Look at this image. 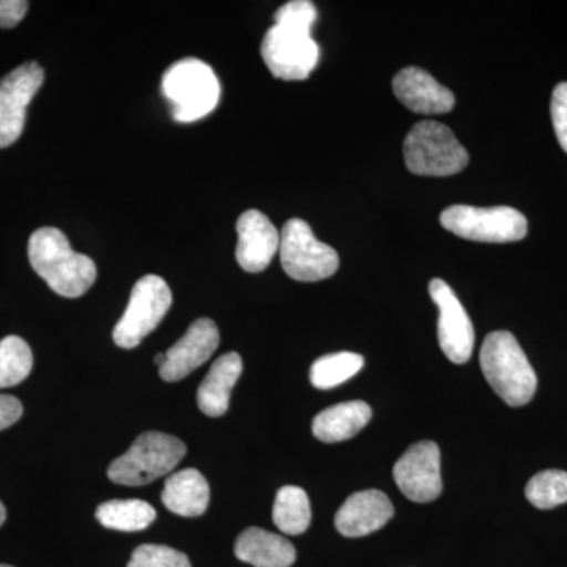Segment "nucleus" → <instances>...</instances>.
<instances>
[{
  "label": "nucleus",
  "instance_id": "nucleus-32",
  "mask_svg": "<svg viewBox=\"0 0 567 567\" xmlns=\"http://www.w3.org/2000/svg\"><path fill=\"white\" fill-rule=\"evenodd\" d=\"M164 361H166V354H164V353L156 354L155 364L162 365L164 363Z\"/></svg>",
  "mask_w": 567,
  "mask_h": 567
},
{
  "label": "nucleus",
  "instance_id": "nucleus-33",
  "mask_svg": "<svg viewBox=\"0 0 567 567\" xmlns=\"http://www.w3.org/2000/svg\"><path fill=\"white\" fill-rule=\"evenodd\" d=\"M0 567H13V566H9V565H0Z\"/></svg>",
  "mask_w": 567,
  "mask_h": 567
},
{
  "label": "nucleus",
  "instance_id": "nucleus-1",
  "mask_svg": "<svg viewBox=\"0 0 567 567\" xmlns=\"http://www.w3.org/2000/svg\"><path fill=\"white\" fill-rule=\"evenodd\" d=\"M29 260L33 271L55 293L80 298L96 279V265L91 257L73 251L69 238L54 227H41L29 240Z\"/></svg>",
  "mask_w": 567,
  "mask_h": 567
},
{
  "label": "nucleus",
  "instance_id": "nucleus-28",
  "mask_svg": "<svg viewBox=\"0 0 567 567\" xmlns=\"http://www.w3.org/2000/svg\"><path fill=\"white\" fill-rule=\"evenodd\" d=\"M551 123L563 151L567 153V82H561L551 93Z\"/></svg>",
  "mask_w": 567,
  "mask_h": 567
},
{
  "label": "nucleus",
  "instance_id": "nucleus-24",
  "mask_svg": "<svg viewBox=\"0 0 567 567\" xmlns=\"http://www.w3.org/2000/svg\"><path fill=\"white\" fill-rule=\"evenodd\" d=\"M31 347L20 336H7L0 341V388L20 385L31 374Z\"/></svg>",
  "mask_w": 567,
  "mask_h": 567
},
{
  "label": "nucleus",
  "instance_id": "nucleus-4",
  "mask_svg": "<svg viewBox=\"0 0 567 567\" xmlns=\"http://www.w3.org/2000/svg\"><path fill=\"white\" fill-rule=\"evenodd\" d=\"M186 445L177 436L162 432H145L134 440L132 447L115 458L107 470L112 483L140 487L159 480L181 464Z\"/></svg>",
  "mask_w": 567,
  "mask_h": 567
},
{
  "label": "nucleus",
  "instance_id": "nucleus-10",
  "mask_svg": "<svg viewBox=\"0 0 567 567\" xmlns=\"http://www.w3.org/2000/svg\"><path fill=\"white\" fill-rule=\"evenodd\" d=\"M43 81L44 70L37 62L24 63L0 80V148L20 140L25 111Z\"/></svg>",
  "mask_w": 567,
  "mask_h": 567
},
{
  "label": "nucleus",
  "instance_id": "nucleus-20",
  "mask_svg": "<svg viewBox=\"0 0 567 567\" xmlns=\"http://www.w3.org/2000/svg\"><path fill=\"white\" fill-rule=\"evenodd\" d=\"M371 417V405L364 401L342 402L320 412L312 423V432L323 443L344 442L363 431Z\"/></svg>",
  "mask_w": 567,
  "mask_h": 567
},
{
  "label": "nucleus",
  "instance_id": "nucleus-31",
  "mask_svg": "<svg viewBox=\"0 0 567 567\" xmlns=\"http://www.w3.org/2000/svg\"><path fill=\"white\" fill-rule=\"evenodd\" d=\"M7 518V509L6 506H3V503L0 502V527H2L3 522H6Z\"/></svg>",
  "mask_w": 567,
  "mask_h": 567
},
{
  "label": "nucleus",
  "instance_id": "nucleus-29",
  "mask_svg": "<svg viewBox=\"0 0 567 567\" xmlns=\"http://www.w3.org/2000/svg\"><path fill=\"white\" fill-rule=\"evenodd\" d=\"M28 9L25 0H0V28L11 29L20 24Z\"/></svg>",
  "mask_w": 567,
  "mask_h": 567
},
{
  "label": "nucleus",
  "instance_id": "nucleus-13",
  "mask_svg": "<svg viewBox=\"0 0 567 567\" xmlns=\"http://www.w3.org/2000/svg\"><path fill=\"white\" fill-rule=\"evenodd\" d=\"M219 346V331L210 319H197L181 341L175 342L166 353V361L159 365L164 382H178L207 363Z\"/></svg>",
  "mask_w": 567,
  "mask_h": 567
},
{
  "label": "nucleus",
  "instance_id": "nucleus-14",
  "mask_svg": "<svg viewBox=\"0 0 567 567\" xmlns=\"http://www.w3.org/2000/svg\"><path fill=\"white\" fill-rule=\"evenodd\" d=\"M238 244L235 257L248 274H260L271 264L281 245V234L259 210H248L237 221Z\"/></svg>",
  "mask_w": 567,
  "mask_h": 567
},
{
  "label": "nucleus",
  "instance_id": "nucleus-2",
  "mask_svg": "<svg viewBox=\"0 0 567 567\" xmlns=\"http://www.w3.org/2000/svg\"><path fill=\"white\" fill-rule=\"evenodd\" d=\"M484 377L507 405H527L536 394L537 377L527 354L509 331H495L481 349Z\"/></svg>",
  "mask_w": 567,
  "mask_h": 567
},
{
  "label": "nucleus",
  "instance_id": "nucleus-9",
  "mask_svg": "<svg viewBox=\"0 0 567 567\" xmlns=\"http://www.w3.org/2000/svg\"><path fill=\"white\" fill-rule=\"evenodd\" d=\"M319 47L309 31L275 24L265 33L264 62L278 80H308L319 63Z\"/></svg>",
  "mask_w": 567,
  "mask_h": 567
},
{
  "label": "nucleus",
  "instance_id": "nucleus-7",
  "mask_svg": "<svg viewBox=\"0 0 567 567\" xmlns=\"http://www.w3.org/2000/svg\"><path fill=\"white\" fill-rule=\"evenodd\" d=\"M279 254L284 271L295 281H323L339 268L338 252L322 244L303 219L284 224Z\"/></svg>",
  "mask_w": 567,
  "mask_h": 567
},
{
  "label": "nucleus",
  "instance_id": "nucleus-19",
  "mask_svg": "<svg viewBox=\"0 0 567 567\" xmlns=\"http://www.w3.org/2000/svg\"><path fill=\"white\" fill-rule=\"evenodd\" d=\"M162 499L164 506L177 516H203L210 503V487L203 473L186 468L167 477Z\"/></svg>",
  "mask_w": 567,
  "mask_h": 567
},
{
  "label": "nucleus",
  "instance_id": "nucleus-5",
  "mask_svg": "<svg viewBox=\"0 0 567 567\" xmlns=\"http://www.w3.org/2000/svg\"><path fill=\"white\" fill-rule=\"evenodd\" d=\"M410 173L424 177H450L468 166V152L443 123H416L404 141Z\"/></svg>",
  "mask_w": 567,
  "mask_h": 567
},
{
  "label": "nucleus",
  "instance_id": "nucleus-30",
  "mask_svg": "<svg viewBox=\"0 0 567 567\" xmlns=\"http://www.w3.org/2000/svg\"><path fill=\"white\" fill-rule=\"evenodd\" d=\"M22 416L20 399L13 395L0 394V431L9 429Z\"/></svg>",
  "mask_w": 567,
  "mask_h": 567
},
{
  "label": "nucleus",
  "instance_id": "nucleus-6",
  "mask_svg": "<svg viewBox=\"0 0 567 567\" xmlns=\"http://www.w3.org/2000/svg\"><path fill=\"white\" fill-rule=\"evenodd\" d=\"M440 223L451 234L481 244H513L528 234L527 218L511 207L453 205L442 213Z\"/></svg>",
  "mask_w": 567,
  "mask_h": 567
},
{
  "label": "nucleus",
  "instance_id": "nucleus-11",
  "mask_svg": "<svg viewBox=\"0 0 567 567\" xmlns=\"http://www.w3.org/2000/svg\"><path fill=\"white\" fill-rule=\"evenodd\" d=\"M429 293L439 306V344L443 353L451 363H466L475 347V328L464 306L443 279H432Z\"/></svg>",
  "mask_w": 567,
  "mask_h": 567
},
{
  "label": "nucleus",
  "instance_id": "nucleus-22",
  "mask_svg": "<svg viewBox=\"0 0 567 567\" xmlns=\"http://www.w3.org/2000/svg\"><path fill=\"white\" fill-rule=\"evenodd\" d=\"M311 503L303 488L284 486L276 494L274 522L284 535H303L311 525Z\"/></svg>",
  "mask_w": 567,
  "mask_h": 567
},
{
  "label": "nucleus",
  "instance_id": "nucleus-21",
  "mask_svg": "<svg viewBox=\"0 0 567 567\" xmlns=\"http://www.w3.org/2000/svg\"><path fill=\"white\" fill-rule=\"evenodd\" d=\"M103 527L117 532H141L151 527L156 518L155 507L142 499H111L96 509Z\"/></svg>",
  "mask_w": 567,
  "mask_h": 567
},
{
  "label": "nucleus",
  "instance_id": "nucleus-8",
  "mask_svg": "<svg viewBox=\"0 0 567 567\" xmlns=\"http://www.w3.org/2000/svg\"><path fill=\"white\" fill-rule=\"evenodd\" d=\"M173 305V292L163 278L147 275L134 284L125 315L115 324V346L121 349H134L145 336L152 333Z\"/></svg>",
  "mask_w": 567,
  "mask_h": 567
},
{
  "label": "nucleus",
  "instance_id": "nucleus-17",
  "mask_svg": "<svg viewBox=\"0 0 567 567\" xmlns=\"http://www.w3.org/2000/svg\"><path fill=\"white\" fill-rule=\"evenodd\" d=\"M244 371V361L237 352L223 354L213 363L197 390V405L207 416L218 417L229 410L230 393Z\"/></svg>",
  "mask_w": 567,
  "mask_h": 567
},
{
  "label": "nucleus",
  "instance_id": "nucleus-16",
  "mask_svg": "<svg viewBox=\"0 0 567 567\" xmlns=\"http://www.w3.org/2000/svg\"><path fill=\"white\" fill-rule=\"evenodd\" d=\"M393 89L399 102L416 114H446L456 104V96L450 89L416 66L399 71Z\"/></svg>",
  "mask_w": 567,
  "mask_h": 567
},
{
  "label": "nucleus",
  "instance_id": "nucleus-12",
  "mask_svg": "<svg viewBox=\"0 0 567 567\" xmlns=\"http://www.w3.org/2000/svg\"><path fill=\"white\" fill-rule=\"evenodd\" d=\"M442 461L434 442L415 443L394 465L399 491L415 503H431L443 491Z\"/></svg>",
  "mask_w": 567,
  "mask_h": 567
},
{
  "label": "nucleus",
  "instance_id": "nucleus-27",
  "mask_svg": "<svg viewBox=\"0 0 567 567\" xmlns=\"http://www.w3.org/2000/svg\"><path fill=\"white\" fill-rule=\"evenodd\" d=\"M275 21V24L290 25V28L311 32L317 21V9L309 0H292L276 11Z\"/></svg>",
  "mask_w": 567,
  "mask_h": 567
},
{
  "label": "nucleus",
  "instance_id": "nucleus-26",
  "mask_svg": "<svg viewBox=\"0 0 567 567\" xmlns=\"http://www.w3.org/2000/svg\"><path fill=\"white\" fill-rule=\"evenodd\" d=\"M128 567H192V563L175 548L144 544L133 551Z\"/></svg>",
  "mask_w": 567,
  "mask_h": 567
},
{
  "label": "nucleus",
  "instance_id": "nucleus-23",
  "mask_svg": "<svg viewBox=\"0 0 567 567\" xmlns=\"http://www.w3.org/2000/svg\"><path fill=\"white\" fill-rule=\"evenodd\" d=\"M364 358L353 352L324 354L311 365L309 379L319 390H331L346 383L363 369Z\"/></svg>",
  "mask_w": 567,
  "mask_h": 567
},
{
  "label": "nucleus",
  "instance_id": "nucleus-15",
  "mask_svg": "<svg viewBox=\"0 0 567 567\" xmlns=\"http://www.w3.org/2000/svg\"><path fill=\"white\" fill-rule=\"evenodd\" d=\"M394 516L391 499L383 492H357L336 513V529L346 537H361L379 532Z\"/></svg>",
  "mask_w": 567,
  "mask_h": 567
},
{
  "label": "nucleus",
  "instance_id": "nucleus-18",
  "mask_svg": "<svg viewBox=\"0 0 567 567\" xmlns=\"http://www.w3.org/2000/svg\"><path fill=\"white\" fill-rule=\"evenodd\" d=\"M235 557L254 567H290L297 559V550L286 537L252 527L238 536Z\"/></svg>",
  "mask_w": 567,
  "mask_h": 567
},
{
  "label": "nucleus",
  "instance_id": "nucleus-3",
  "mask_svg": "<svg viewBox=\"0 0 567 567\" xmlns=\"http://www.w3.org/2000/svg\"><path fill=\"white\" fill-rule=\"evenodd\" d=\"M163 93L173 107V117L192 123L207 117L216 110L221 85L210 65L199 59L186 58L175 62L164 73Z\"/></svg>",
  "mask_w": 567,
  "mask_h": 567
},
{
  "label": "nucleus",
  "instance_id": "nucleus-25",
  "mask_svg": "<svg viewBox=\"0 0 567 567\" xmlns=\"http://www.w3.org/2000/svg\"><path fill=\"white\" fill-rule=\"evenodd\" d=\"M525 495L537 509L547 511L567 503V473L561 470L537 473L528 481Z\"/></svg>",
  "mask_w": 567,
  "mask_h": 567
}]
</instances>
